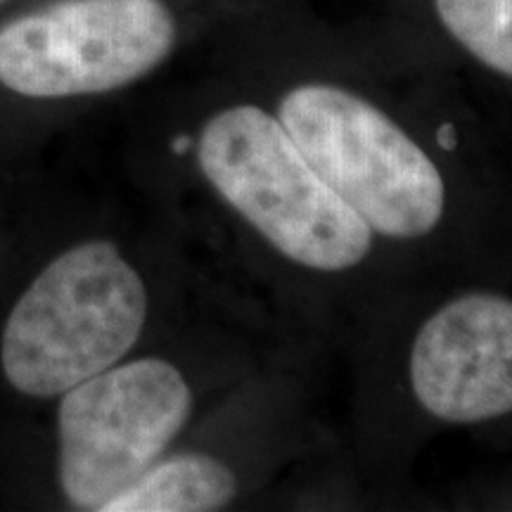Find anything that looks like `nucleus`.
Returning a JSON list of instances; mask_svg holds the SVG:
<instances>
[{"label":"nucleus","instance_id":"nucleus-6","mask_svg":"<svg viewBox=\"0 0 512 512\" xmlns=\"http://www.w3.org/2000/svg\"><path fill=\"white\" fill-rule=\"evenodd\" d=\"M408 377L437 420L472 425L512 413V302L472 292L434 311L415 335Z\"/></svg>","mask_w":512,"mask_h":512},{"label":"nucleus","instance_id":"nucleus-5","mask_svg":"<svg viewBox=\"0 0 512 512\" xmlns=\"http://www.w3.org/2000/svg\"><path fill=\"white\" fill-rule=\"evenodd\" d=\"M192 392L176 366L138 358L107 368L64 392L60 482L67 501L102 510L178 437Z\"/></svg>","mask_w":512,"mask_h":512},{"label":"nucleus","instance_id":"nucleus-3","mask_svg":"<svg viewBox=\"0 0 512 512\" xmlns=\"http://www.w3.org/2000/svg\"><path fill=\"white\" fill-rule=\"evenodd\" d=\"M147 318V290L112 242L69 249L31 283L3 332V370L17 392L57 396L112 368Z\"/></svg>","mask_w":512,"mask_h":512},{"label":"nucleus","instance_id":"nucleus-2","mask_svg":"<svg viewBox=\"0 0 512 512\" xmlns=\"http://www.w3.org/2000/svg\"><path fill=\"white\" fill-rule=\"evenodd\" d=\"M275 117L373 233L415 240L444 219L446 185L437 164L363 93L339 81H297L280 93Z\"/></svg>","mask_w":512,"mask_h":512},{"label":"nucleus","instance_id":"nucleus-1","mask_svg":"<svg viewBox=\"0 0 512 512\" xmlns=\"http://www.w3.org/2000/svg\"><path fill=\"white\" fill-rule=\"evenodd\" d=\"M197 155L211 188L280 256L320 273L368 259L373 230L261 105L238 102L216 112L202 128Z\"/></svg>","mask_w":512,"mask_h":512},{"label":"nucleus","instance_id":"nucleus-4","mask_svg":"<svg viewBox=\"0 0 512 512\" xmlns=\"http://www.w3.org/2000/svg\"><path fill=\"white\" fill-rule=\"evenodd\" d=\"M164 0H60L0 31V83L27 98L119 91L174 53Z\"/></svg>","mask_w":512,"mask_h":512},{"label":"nucleus","instance_id":"nucleus-8","mask_svg":"<svg viewBox=\"0 0 512 512\" xmlns=\"http://www.w3.org/2000/svg\"><path fill=\"white\" fill-rule=\"evenodd\" d=\"M453 46L512 81V0H427Z\"/></svg>","mask_w":512,"mask_h":512},{"label":"nucleus","instance_id":"nucleus-7","mask_svg":"<svg viewBox=\"0 0 512 512\" xmlns=\"http://www.w3.org/2000/svg\"><path fill=\"white\" fill-rule=\"evenodd\" d=\"M238 494V477L207 453H183L150 465L100 512H211Z\"/></svg>","mask_w":512,"mask_h":512}]
</instances>
